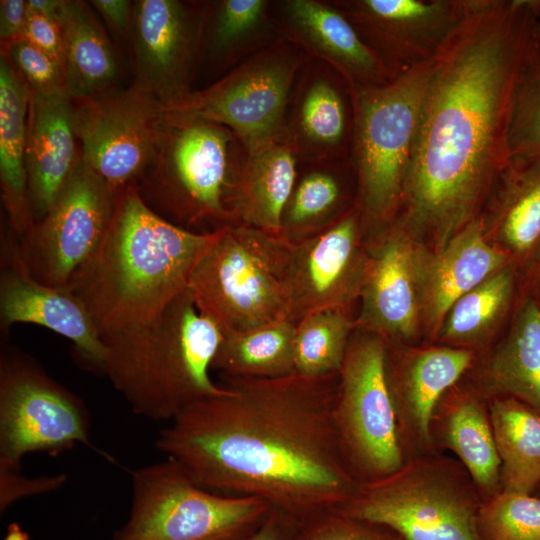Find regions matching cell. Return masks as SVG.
Listing matches in <instances>:
<instances>
[{"mask_svg": "<svg viewBox=\"0 0 540 540\" xmlns=\"http://www.w3.org/2000/svg\"><path fill=\"white\" fill-rule=\"evenodd\" d=\"M538 494H539V497H540V485L538 486V488L536 489V491Z\"/></svg>", "mask_w": 540, "mask_h": 540, "instance_id": "cell-50", "label": "cell"}, {"mask_svg": "<svg viewBox=\"0 0 540 540\" xmlns=\"http://www.w3.org/2000/svg\"><path fill=\"white\" fill-rule=\"evenodd\" d=\"M66 0H28L27 10L57 22Z\"/></svg>", "mask_w": 540, "mask_h": 540, "instance_id": "cell-46", "label": "cell"}, {"mask_svg": "<svg viewBox=\"0 0 540 540\" xmlns=\"http://www.w3.org/2000/svg\"><path fill=\"white\" fill-rule=\"evenodd\" d=\"M506 265L508 257L488 237L482 216L474 218L439 248L428 250L420 245L422 326L431 334H438L454 303Z\"/></svg>", "mask_w": 540, "mask_h": 540, "instance_id": "cell-20", "label": "cell"}, {"mask_svg": "<svg viewBox=\"0 0 540 540\" xmlns=\"http://www.w3.org/2000/svg\"><path fill=\"white\" fill-rule=\"evenodd\" d=\"M441 430L477 489L488 497L500 492V460L489 415L480 402L469 394L458 397L445 410Z\"/></svg>", "mask_w": 540, "mask_h": 540, "instance_id": "cell-31", "label": "cell"}, {"mask_svg": "<svg viewBox=\"0 0 540 540\" xmlns=\"http://www.w3.org/2000/svg\"><path fill=\"white\" fill-rule=\"evenodd\" d=\"M23 39L50 55L62 66L63 39L56 21L27 10Z\"/></svg>", "mask_w": 540, "mask_h": 540, "instance_id": "cell-42", "label": "cell"}, {"mask_svg": "<svg viewBox=\"0 0 540 540\" xmlns=\"http://www.w3.org/2000/svg\"><path fill=\"white\" fill-rule=\"evenodd\" d=\"M346 112L336 86L324 76L305 86L297 104L290 132L284 136L296 155L315 159L333 154L345 134Z\"/></svg>", "mask_w": 540, "mask_h": 540, "instance_id": "cell-32", "label": "cell"}, {"mask_svg": "<svg viewBox=\"0 0 540 540\" xmlns=\"http://www.w3.org/2000/svg\"><path fill=\"white\" fill-rule=\"evenodd\" d=\"M534 38L540 44V20L534 26Z\"/></svg>", "mask_w": 540, "mask_h": 540, "instance_id": "cell-48", "label": "cell"}, {"mask_svg": "<svg viewBox=\"0 0 540 540\" xmlns=\"http://www.w3.org/2000/svg\"><path fill=\"white\" fill-rule=\"evenodd\" d=\"M296 157L284 140L247 153L229 199L236 224L280 234L283 210L297 181Z\"/></svg>", "mask_w": 540, "mask_h": 540, "instance_id": "cell-24", "label": "cell"}, {"mask_svg": "<svg viewBox=\"0 0 540 540\" xmlns=\"http://www.w3.org/2000/svg\"><path fill=\"white\" fill-rule=\"evenodd\" d=\"M271 511L255 497L197 485L173 460L131 472V505L113 540H241Z\"/></svg>", "mask_w": 540, "mask_h": 540, "instance_id": "cell-9", "label": "cell"}, {"mask_svg": "<svg viewBox=\"0 0 540 540\" xmlns=\"http://www.w3.org/2000/svg\"><path fill=\"white\" fill-rule=\"evenodd\" d=\"M215 235L168 222L128 186L116 194L99 245L66 287L87 308L102 339L142 326L187 289Z\"/></svg>", "mask_w": 540, "mask_h": 540, "instance_id": "cell-3", "label": "cell"}, {"mask_svg": "<svg viewBox=\"0 0 540 540\" xmlns=\"http://www.w3.org/2000/svg\"><path fill=\"white\" fill-rule=\"evenodd\" d=\"M233 137L223 126L166 113L157 156L135 185L142 200L189 231L208 233L236 224L229 206L236 172L229 161Z\"/></svg>", "mask_w": 540, "mask_h": 540, "instance_id": "cell-6", "label": "cell"}, {"mask_svg": "<svg viewBox=\"0 0 540 540\" xmlns=\"http://www.w3.org/2000/svg\"><path fill=\"white\" fill-rule=\"evenodd\" d=\"M57 23L63 39L65 93L75 101L114 89L117 60L89 6L83 1H66Z\"/></svg>", "mask_w": 540, "mask_h": 540, "instance_id": "cell-26", "label": "cell"}, {"mask_svg": "<svg viewBox=\"0 0 540 540\" xmlns=\"http://www.w3.org/2000/svg\"><path fill=\"white\" fill-rule=\"evenodd\" d=\"M301 63L290 46L263 49L219 81L163 110L223 126L252 152L284 139L285 112Z\"/></svg>", "mask_w": 540, "mask_h": 540, "instance_id": "cell-12", "label": "cell"}, {"mask_svg": "<svg viewBox=\"0 0 540 540\" xmlns=\"http://www.w3.org/2000/svg\"><path fill=\"white\" fill-rule=\"evenodd\" d=\"M480 540H540V497L500 491L477 517Z\"/></svg>", "mask_w": 540, "mask_h": 540, "instance_id": "cell-38", "label": "cell"}, {"mask_svg": "<svg viewBox=\"0 0 540 540\" xmlns=\"http://www.w3.org/2000/svg\"><path fill=\"white\" fill-rule=\"evenodd\" d=\"M510 160L540 158V44L532 49L514 94L509 129Z\"/></svg>", "mask_w": 540, "mask_h": 540, "instance_id": "cell-37", "label": "cell"}, {"mask_svg": "<svg viewBox=\"0 0 540 540\" xmlns=\"http://www.w3.org/2000/svg\"><path fill=\"white\" fill-rule=\"evenodd\" d=\"M29 90L6 56L0 59V183L10 233L20 241L33 227L26 169Z\"/></svg>", "mask_w": 540, "mask_h": 540, "instance_id": "cell-25", "label": "cell"}, {"mask_svg": "<svg viewBox=\"0 0 540 540\" xmlns=\"http://www.w3.org/2000/svg\"><path fill=\"white\" fill-rule=\"evenodd\" d=\"M278 7V26L285 36L329 63L353 88L380 85L393 79L334 5L316 0H287Z\"/></svg>", "mask_w": 540, "mask_h": 540, "instance_id": "cell-21", "label": "cell"}, {"mask_svg": "<svg viewBox=\"0 0 540 540\" xmlns=\"http://www.w3.org/2000/svg\"><path fill=\"white\" fill-rule=\"evenodd\" d=\"M473 359V353L463 348L432 347L399 358L388 347V380L403 451L407 440L413 441V437L419 443L431 442L439 400Z\"/></svg>", "mask_w": 540, "mask_h": 540, "instance_id": "cell-22", "label": "cell"}, {"mask_svg": "<svg viewBox=\"0 0 540 540\" xmlns=\"http://www.w3.org/2000/svg\"><path fill=\"white\" fill-rule=\"evenodd\" d=\"M1 55L8 58L30 92L50 96L64 91L62 66L28 41L12 43Z\"/></svg>", "mask_w": 540, "mask_h": 540, "instance_id": "cell-40", "label": "cell"}, {"mask_svg": "<svg viewBox=\"0 0 540 540\" xmlns=\"http://www.w3.org/2000/svg\"><path fill=\"white\" fill-rule=\"evenodd\" d=\"M295 522L274 511H270L262 523L241 540H292Z\"/></svg>", "mask_w": 540, "mask_h": 540, "instance_id": "cell-45", "label": "cell"}, {"mask_svg": "<svg viewBox=\"0 0 540 540\" xmlns=\"http://www.w3.org/2000/svg\"><path fill=\"white\" fill-rule=\"evenodd\" d=\"M497 181L500 188L490 212L488 237L520 254L540 240V158L510 160Z\"/></svg>", "mask_w": 540, "mask_h": 540, "instance_id": "cell-28", "label": "cell"}, {"mask_svg": "<svg viewBox=\"0 0 540 540\" xmlns=\"http://www.w3.org/2000/svg\"><path fill=\"white\" fill-rule=\"evenodd\" d=\"M537 277L540 280V259H539V263H538Z\"/></svg>", "mask_w": 540, "mask_h": 540, "instance_id": "cell-49", "label": "cell"}, {"mask_svg": "<svg viewBox=\"0 0 540 540\" xmlns=\"http://www.w3.org/2000/svg\"><path fill=\"white\" fill-rule=\"evenodd\" d=\"M73 101V126L82 162L117 194L135 186L153 164L166 113L131 86Z\"/></svg>", "mask_w": 540, "mask_h": 540, "instance_id": "cell-13", "label": "cell"}, {"mask_svg": "<svg viewBox=\"0 0 540 540\" xmlns=\"http://www.w3.org/2000/svg\"><path fill=\"white\" fill-rule=\"evenodd\" d=\"M490 423L500 460L501 491L532 495L540 485V415L510 397L490 406Z\"/></svg>", "mask_w": 540, "mask_h": 540, "instance_id": "cell-27", "label": "cell"}, {"mask_svg": "<svg viewBox=\"0 0 540 540\" xmlns=\"http://www.w3.org/2000/svg\"><path fill=\"white\" fill-rule=\"evenodd\" d=\"M292 540H401L393 532L338 511L295 521Z\"/></svg>", "mask_w": 540, "mask_h": 540, "instance_id": "cell-39", "label": "cell"}, {"mask_svg": "<svg viewBox=\"0 0 540 540\" xmlns=\"http://www.w3.org/2000/svg\"><path fill=\"white\" fill-rule=\"evenodd\" d=\"M207 11L178 0H137L133 6L136 89L164 107L190 91L192 73L204 39Z\"/></svg>", "mask_w": 540, "mask_h": 540, "instance_id": "cell-15", "label": "cell"}, {"mask_svg": "<svg viewBox=\"0 0 540 540\" xmlns=\"http://www.w3.org/2000/svg\"><path fill=\"white\" fill-rule=\"evenodd\" d=\"M526 2L537 20H540V0H526Z\"/></svg>", "mask_w": 540, "mask_h": 540, "instance_id": "cell-47", "label": "cell"}, {"mask_svg": "<svg viewBox=\"0 0 540 540\" xmlns=\"http://www.w3.org/2000/svg\"><path fill=\"white\" fill-rule=\"evenodd\" d=\"M420 243L397 220L367 250L356 327L388 344L417 337L422 327L418 286Z\"/></svg>", "mask_w": 540, "mask_h": 540, "instance_id": "cell-18", "label": "cell"}, {"mask_svg": "<svg viewBox=\"0 0 540 540\" xmlns=\"http://www.w3.org/2000/svg\"><path fill=\"white\" fill-rule=\"evenodd\" d=\"M182 409L155 447L199 486L255 497L301 521L342 506L358 482L339 444L338 373L228 381Z\"/></svg>", "mask_w": 540, "mask_h": 540, "instance_id": "cell-2", "label": "cell"}, {"mask_svg": "<svg viewBox=\"0 0 540 540\" xmlns=\"http://www.w3.org/2000/svg\"><path fill=\"white\" fill-rule=\"evenodd\" d=\"M513 289V272L506 265L454 303L438 332L439 339L470 344L485 338L507 312Z\"/></svg>", "mask_w": 540, "mask_h": 540, "instance_id": "cell-33", "label": "cell"}, {"mask_svg": "<svg viewBox=\"0 0 540 540\" xmlns=\"http://www.w3.org/2000/svg\"><path fill=\"white\" fill-rule=\"evenodd\" d=\"M487 387L540 415V308L527 302L488 362Z\"/></svg>", "mask_w": 540, "mask_h": 540, "instance_id": "cell-29", "label": "cell"}, {"mask_svg": "<svg viewBox=\"0 0 540 540\" xmlns=\"http://www.w3.org/2000/svg\"><path fill=\"white\" fill-rule=\"evenodd\" d=\"M84 401L20 348L0 352V464L20 469L29 453L58 455L90 444Z\"/></svg>", "mask_w": 540, "mask_h": 540, "instance_id": "cell-11", "label": "cell"}, {"mask_svg": "<svg viewBox=\"0 0 540 540\" xmlns=\"http://www.w3.org/2000/svg\"><path fill=\"white\" fill-rule=\"evenodd\" d=\"M223 339L187 288L149 323L102 339L103 376L136 415L169 422L186 406L226 391L210 377Z\"/></svg>", "mask_w": 540, "mask_h": 540, "instance_id": "cell-4", "label": "cell"}, {"mask_svg": "<svg viewBox=\"0 0 540 540\" xmlns=\"http://www.w3.org/2000/svg\"><path fill=\"white\" fill-rule=\"evenodd\" d=\"M481 504L464 467L417 458L384 478L359 483L335 511L383 527L401 540H480Z\"/></svg>", "mask_w": 540, "mask_h": 540, "instance_id": "cell-8", "label": "cell"}, {"mask_svg": "<svg viewBox=\"0 0 540 540\" xmlns=\"http://www.w3.org/2000/svg\"><path fill=\"white\" fill-rule=\"evenodd\" d=\"M468 0H350L334 6L394 78L432 59L465 14Z\"/></svg>", "mask_w": 540, "mask_h": 540, "instance_id": "cell-16", "label": "cell"}, {"mask_svg": "<svg viewBox=\"0 0 540 540\" xmlns=\"http://www.w3.org/2000/svg\"><path fill=\"white\" fill-rule=\"evenodd\" d=\"M265 0H223L215 5L208 32L210 55L233 63L262 47L275 31Z\"/></svg>", "mask_w": 540, "mask_h": 540, "instance_id": "cell-35", "label": "cell"}, {"mask_svg": "<svg viewBox=\"0 0 540 540\" xmlns=\"http://www.w3.org/2000/svg\"><path fill=\"white\" fill-rule=\"evenodd\" d=\"M27 16V1H0V42L1 52L12 43L23 39V31Z\"/></svg>", "mask_w": 540, "mask_h": 540, "instance_id": "cell-43", "label": "cell"}, {"mask_svg": "<svg viewBox=\"0 0 540 540\" xmlns=\"http://www.w3.org/2000/svg\"><path fill=\"white\" fill-rule=\"evenodd\" d=\"M432 59L387 83L353 88L362 228L384 229L402 204Z\"/></svg>", "mask_w": 540, "mask_h": 540, "instance_id": "cell-7", "label": "cell"}, {"mask_svg": "<svg viewBox=\"0 0 540 540\" xmlns=\"http://www.w3.org/2000/svg\"><path fill=\"white\" fill-rule=\"evenodd\" d=\"M292 249L281 234L225 226L198 259L187 288L224 334L288 319Z\"/></svg>", "mask_w": 540, "mask_h": 540, "instance_id": "cell-5", "label": "cell"}, {"mask_svg": "<svg viewBox=\"0 0 540 540\" xmlns=\"http://www.w3.org/2000/svg\"><path fill=\"white\" fill-rule=\"evenodd\" d=\"M66 482L65 474L29 478L20 469L0 464V512L24 498L55 491Z\"/></svg>", "mask_w": 540, "mask_h": 540, "instance_id": "cell-41", "label": "cell"}, {"mask_svg": "<svg viewBox=\"0 0 540 540\" xmlns=\"http://www.w3.org/2000/svg\"><path fill=\"white\" fill-rule=\"evenodd\" d=\"M77 141L72 99L64 91L50 96L29 91L26 169L35 222L51 208L79 162Z\"/></svg>", "mask_w": 540, "mask_h": 540, "instance_id": "cell-23", "label": "cell"}, {"mask_svg": "<svg viewBox=\"0 0 540 540\" xmlns=\"http://www.w3.org/2000/svg\"><path fill=\"white\" fill-rule=\"evenodd\" d=\"M295 324L279 320L248 331L224 335L212 369L227 381L272 379L295 373Z\"/></svg>", "mask_w": 540, "mask_h": 540, "instance_id": "cell-30", "label": "cell"}, {"mask_svg": "<svg viewBox=\"0 0 540 540\" xmlns=\"http://www.w3.org/2000/svg\"><path fill=\"white\" fill-rule=\"evenodd\" d=\"M91 4L120 35L131 33L134 2L128 0H94Z\"/></svg>", "mask_w": 540, "mask_h": 540, "instance_id": "cell-44", "label": "cell"}, {"mask_svg": "<svg viewBox=\"0 0 540 540\" xmlns=\"http://www.w3.org/2000/svg\"><path fill=\"white\" fill-rule=\"evenodd\" d=\"M537 21L526 0H468L432 58L398 221L433 249L479 216L509 163L512 104Z\"/></svg>", "mask_w": 540, "mask_h": 540, "instance_id": "cell-1", "label": "cell"}, {"mask_svg": "<svg viewBox=\"0 0 540 540\" xmlns=\"http://www.w3.org/2000/svg\"><path fill=\"white\" fill-rule=\"evenodd\" d=\"M0 324L45 327L70 340L74 357L84 369L103 376L106 347L84 304L68 287L44 285L30 277L16 256V239L2 237Z\"/></svg>", "mask_w": 540, "mask_h": 540, "instance_id": "cell-19", "label": "cell"}, {"mask_svg": "<svg viewBox=\"0 0 540 540\" xmlns=\"http://www.w3.org/2000/svg\"><path fill=\"white\" fill-rule=\"evenodd\" d=\"M355 328L350 308L323 309L305 316L295 325V373H338Z\"/></svg>", "mask_w": 540, "mask_h": 540, "instance_id": "cell-34", "label": "cell"}, {"mask_svg": "<svg viewBox=\"0 0 540 540\" xmlns=\"http://www.w3.org/2000/svg\"><path fill=\"white\" fill-rule=\"evenodd\" d=\"M387 357L388 343L360 330L338 372L335 425L344 461L358 483L384 478L405 463Z\"/></svg>", "mask_w": 540, "mask_h": 540, "instance_id": "cell-10", "label": "cell"}, {"mask_svg": "<svg viewBox=\"0 0 540 540\" xmlns=\"http://www.w3.org/2000/svg\"><path fill=\"white\" fill-rule=\"evenodd\" d=\"M338 179L330 172L315 170L296 181L285 205L280 234L297 243L331 225L341 202Z\"/></svg>", "mask_w": 540, "mask_h": 540, "instance_id": "cell-36", "label": "cell"}, {"mask_svg": "<svg viewBox=\"0 0 540 540\" xmlns=\"http://www.w3.org/2000/svg\"><path fill=\"white\" fill-rule=\"evenodd\" d=\"M361 232L360 213L352 210L293 243L288 318L293 324L319 310L350 308L359 299L367 258Z\"/></svg>", "mask_w": 540, "mask_h": 540, "instance_id": "cell-17", "label": "cell"}, {"mask_svg": "<svg viewBox=\"0 0 540 540\" xmlns=\"http://www.w3.org/2000/svg\"><path fill=\"white\" fill-rule=\"evenodd\" d=\"M115 198L80 157L51 208L17 241L23 270L44 285L66 287L102 240Z\"/></svg>", "mask_w": 540, "mask_h": 540, "instance_id": "cell-14", "label": "cell"}]
</instances>
